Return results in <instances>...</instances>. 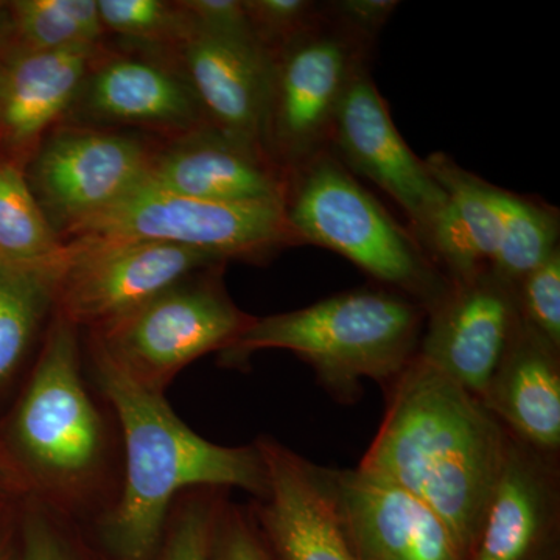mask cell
I'll use <instances>...</instances> for the list:
<instances>
[{
    "mask_svg": "<svg viewBox=\"0 0 560 560\" xmlns=\"http://www.w3.org/2000/svg\"><path fill=\"white\" fill-rule=\"evenodd\" d=\"M425 318L422 305L396 291H345L300 311L254 318L221 359L242 364L259 350H290L335 399L353 404L363 378L389 388L418 355Z\"/></svg>",
    "mask_w": 560,
    "mask_h": 560,
    "instance_id": "cell-4",
    "label": "cell"
},
{
    "mask_svg": "<svg viewBox=\"0 0 560 560\" xmlns=\"http://www.w3.org/2000/svg\"><path fill=\"white\" fill-rule=\"evenodd\" d=\"M97 7L103 28L128 38L179 44L190 33L178 2L97 0Z\"/></svg>",
    "mask_w": 560,
    "mask_h": 560,
    "instance_id": "cell-28",
    "label": "cell"
},
{
    "mask_svg": "<svg viewBox=\"0 0 560 560\" xmlns=\"http://www.w3.org/2000/svg\"><path fill=\"white\" fill-rule=\"evenodd\" d=\"M65 248L44 215L25 173L14 162L0 161V260L40 264Z\"/></svg>",
    "mask_w": 560,
    "mask_h": 560,
    "instance_id": "cell-24",
    "label": "cell"
},
{
    "mask_svg": "<svg viewBox=\"0 0 560 560\" xmlns=\"http://www.w3.org/2000/svg\"><path fill=\"white\" fill-rule=\"evenodd\" d=\"M400 3L396 0H337L327 2L330 13L350 31L375 43Z\"/></svg>",
    "mask_w": 560,
    "mask_h": 560,
    "instance_id": "cell-33",
    "label": "cell"
},
{
    "mask_svg": "<svg viewBox=\"0 0 560 560\" xmlns=\"http://www.w3.org/2000/svg\"><path fill=\"white\" fill-rule=\"evenodd\" d=\"M221 270L198 272L90 330L88 350L139 388L164 396L184 368L210 352H224L256 318L232 302Z\"/></svg>",
    "mask_w": 560,
    "mask_h": 560,
    "instance_id": "cell-6",
    "label": "cell"
},
{
    "mask_svg": "<svg viewBox=\"0 0 560 560\" xmlns=\"http://www.w3.org/2000/svg\"><path fill=\"white\" fill-rule=\"evenodd\" d=\"M153 151L138 139L92 128L50 131L25 175L44 215L61 241L108 209L149 175Z\"/></svg>",
    "mask_w": 560,
    "mask_h": 560,
    "instance_id": "cell-10",
    "label": "cell"
},
{
    "mask_svg": "<svg viewBox=\"0 0 560 560\" xmlns=\"http://www.w3.org/2000/svg\"><path fill=\"white\" fill-rule=\"evenodd\" d=\"M560 560V559H559Z\"/></svg>",
    "mask_w": 560,
    "mask_h": 560,
    "instance_id": "cell-37",
    "label": "cell"
},
{
    "mask_svg": "<svg viewBox=\"0 0 560 560\" xmlns=\"http://www.w3.org/2000/svg\"><path fill=\"white\" fill-rule=\"evenodd\" d=\"M97 47L18 50L0 69V145L35 153L77 101Z\"/></svg>",
    "mask_w": 560,
    "mask_h": 560,
    "instance_id": "cell-19",
    "label": "cell"
},
{
    "mask_svg": "<svg viewBox=\"0 0 560 560\" xmlns=\"http://www.w3.org/2000/svg\"><path fill=\"white\" fill-rule=\"evenodd\" d=\"M257 40L270 54L312 27L324 3L312 0H243Z\"/></svg>",
    "mask_w": 560,
    "mask_h": 560,
    "instance_id": "cell-30",
    "label": "cell"
},
{
    "mask_svg": "<svg viewBox=\"0 0 560 560\" xmlns=\"http://www.w3.org/2000/svg\"><path fill=\"white\" fill-rule=\"evenodd\" d=\"M210 560H275L249 510L221 501L210 539Z\"/></svg>",
    "mask_w": 560,
    "mask_h": 560,
    "instance_id": "cell-31",
    "label": "cell"
},
{
    "mask_svg": "<svg viewBox=\"0 0 560 560\" xmlns=\"http://www.w3.org/2000/svg\"><path fill=\"white\" fill-rule=\"evenodd\" d=\"M0 486H3L13 495H27L24 481L21 480L20 474L14 469L9 455L3 451L2 444H0Z\"/></svg>",
    "mask_w": 560,
    "mask_h": 560,
    "instance_id": "cell-35",
    "label": "cell"
},
{
    "mask_svg": "<svg viewBox=\"0 0 560 560\" xmlns=\"http://www.w3.org/2000/svg\"><path fill=\"white\" fill-rule=\"evenodd\" d=\"M178 47L183 73L209 124L231 138L265 150L272 54L259 40L221 38L194 31Z\"/></svg>",
    "mask_w": 560,
    "mask_h": 560,
    "instance_id": "cell-17",
    "label": "cell"
},
{
    "mask_svg": "<svg viewBox=\"0 0 560 560\" xmlns=\"http://www.w3.org/2000/svg\"><path fill=\"white\" fill-rule=\"evenodd\" d=\"M224 493L213 488L180 493L168 512L153 560H210L213 523Z\"/></svg>",
    "mask_w": 560,
    "mask_h": 560,
    "instance_id": "cell-27",
    "label": "cell"
},
{
    "mask_svg": "<svg viewBox=\"0 0 560 560\" xmlns=\"http://www.w3.org/2000/svg\"><path fill=\"white\" fill-rule=\"evenodd\" d=\"M526 326L560 349V248L515 285Z\"/></svg>",
    "mask_w": 560,
    "mask_h": 560,
    "instance_id": "cell-29",
    "label": "cell"
},
{
    "mask_svg": "<svg viewBox=\"0 0 560 560\" xmlns=\"http://www.w3.org/2000/svg\"><path fill=\"white\" fill-rule=\"evenodd\" d=\"M143 183L206 201L285 202L289 175L267 151L205 125L153 153Z\"/></svg>",
    "mask_w": 560,
    "mask_h": 560,
    "instance_id": "cell-16",
    "label": "cell"
},
{
    "mask_svg": "<svg viewBox=\"0 0 560 560\" xmlns=\"http://www.w3.org/2000/svg\"><path fill=\"white\" fill-rule=\"evenodd\" d=\"M425 164L447 194V206L427 245L430 259L451 280L492 267L500 242L493 184L445 153L430 154Z\"/></svg>",
    "mask_w": 560,
    "mask_h": 560,
    "instance_id": "cell-21",
    "label": "cell"
},
{
    "mask_svg": "<svg viewBox=\"0 0 560 560\" xmlns=\"http://www.w3.org/2000/svg\"><path fill=\"white\" fill-rule=\"evenodd\" d=\"M21 560H110L90 528L32 495L22 499Z\"/></svg>",
    "mask_w": 560,
    "mask_h": 560,
    "instance_id": "cell-26",
    "label": "cell"
},
{
    "mask_svg": "<svg viewBox=\"0 0 560 560\" xmlns=\"http://www.w3.org/2000/svg\"><path fill=\"white\" fill-rule=\"evenodd\" d=\"M329 150L352 175L372 180L399 205L412 235L427 250L447 194L401 138L370 69L350 84L334 128Z\"/></svg>",
    "mask_w": 560,
    "mask_h": 560,
    "instance_id": "cell-11",
    "label": "cell"
},
{
    "mask_svg": "<svg viewBox=\"0 0 560 560\" xmlns=\"http://www.w3.org/2000/svg\"><path fill=\"white\" fill-rule=\"evenodd\" d=\"M559 559L558 456L534 451L510 433L503 469L470 560Z\"/></svg>",
    "mask_w": 560,
    "mask_h": 560,
    "instance_id": "cell-15",
    "label": "cell"
},
{
    "mask_svg": "<svg viewBox=\"0 0 560 560\" xmlns=\"http://www.w3.org/2000/svg\"><path fill=\"white\" fill-rule=\"evenodd\" d=\"M72 238L160 242L205 250L221 260H260L302 245L285 202H217L183 197L150 184L70 230Z\"/></svg>",
    "mask_w": 560,
    "mask_h": 560,
    "instance_id": "cell-8",
    "label": "cell"
},
{
    "mask_svg": "<svg viewBox=\"0 0 560 560\" xmlns=\"http://www.w3.org/2000/svg\"><path fill=\"white\" fill-rule=\"evenodd\" d=\"M427 318L420 359L482 399L521 326L515 285L492 268L451 280Z\"/></svg>",
    "mask_w": 560,
    "mask_h": 560,
    "instance_id": "cell-12",
    "label": "cell"
},
{
    "mask_svg": "<svg viewBox=\"0 0 560 560\" xmlns=\"http://www.w3.org/2000/svg\"><path fill=\"white\" fill-rule=\"evenodd\" d=\"M178 5L190 31L221 38L257 40L243 0H183Z\"/></svg>",
    "mask_w": 560,
    "mask_h": 560,
    "instance_id": "cell-32",
    "label": "cell"
},
{
    "mask_svg": "<svg viewBox=\"0 0 560 560\" xmlns=\"http://www.w3.org/2000/svg\"><path fill=\"white\" fill-rule=\"evenodd\" d=\"M0 444L27 495L84 526L116 501V434L88 388L79 329L57 313Z\"/></svg>",
    "mask_w": 560,
    "mask_h": 560,
    "instance_id": "cell-3",
    "label": "cell"
},
{
    "mask_svg": "<svg viewBox=\"0 0 560 560\" xmlns=\"http://www.w3.org/2000/svg\"><path fill=\"white\" fill-rule=\"evenodd\" d=\"M10 9L24 51L97 47L105 32L97 0H18Z\"/></svg>",
    "mask_w": 560,
    "mask_h": 560,
    "instance_id": "cell-25",
    "label": "cell"
},
{
    "mask_svg": "<svg viewBox=\"0 0 560 560\" xmlns=\"http://www.w3.org/2000/svg\"><path fill=\"white\" fill-rule=\"evenodd\" d=\"M24 497H0V560H21V512Z\"/></svg>",
    "mask_w": 560,
    "mask_h": 560,
    "instance_id": "cell-34",
    "label": "cell"
},
{
    "mask_svg": "<svg viewBox=\"0 0 560 560\" xmlns=\"http://www.w3.org/2000/svg\"><path fill=\"white\" fill-rule=\"evenodd\" d=\"M374 46L326 2L312 27L272 54L264 145L287 175L329 150L341 103L357 75L370 69Z\"/></svg>",
    "mask_w": 560,
    "mask_h": 560,
    "instance_id": "cell-7",
    "label": "cell"
},
{
    "mask_svg": "<svg viewBox=\"0 0 560 560\" xmlns=\"http://www.w3.org/2000/svg\"><path fill=\"white\" fill-rule=\"evenodd\" d=\"M320 475L355 560H466L444 522L393 481L360 466Z\"/></svg>",
    "mask_w": 560,
    "mask_h": 560,
    "instance_id": "cell-13",
    "label": "cell"
},
{
    "mask_svg": "<svg viewBox=\"0 0 560 560\" xmlns=\"http://www.w3.org/2000/svg\"><path fill=\"white\" fill-rule=\"evenodd\" d=\"M61 253L40 264L0 260V394L16 381L54 316Z\"/></svg>",
    "mask_w": 560,
    "mask_h": 560,
    "instance_id": "cell-22",
    "label": "cell"
},
{
    "mask_svg": "<svg viewBox=\"0 0 560 560\" xmlns=\"http://www.w3.org/2000/svg\"><path fill=\"white\" fill-rule=\"evenodd\" d=\"M388 390L385 419L360 467L427 504L470 560L510 433L480 397L419 355Z\"/></svg>",
    "mask_w": 560,
    "mask_h": 560,
    "instance_id": "cell-1",
    "label": "cell"
},
{
    "mask_svg": "<svg viewBox=\"0 0 560 560\" xmlns=\"http://www.w3.org/2000/svg\"><path fill=\"white\" fill-rule=\"evenodd\" d=\"M482 404L534 451L560 448V349L521 320Z\"/></svg>",
    "mask_w": 560,
    "mask_h": 560,
    "instance_id": "cell-20",
    "label": "cell"
},
{
    "mask_svg": "<svg viewBox=\"0 0 560 560\" xmlns=\"http://www.w3.org/2000/svg\"><path fill=\"white\" fill-rule=\"evenodd\" d=\"M500 242L492 270L512 285L559 249V210L536 198L492 187Z\"/></svg>",
    "mask_w": 560,
    "mask_h": 560,
    "instance_id": "cell-23",
    "label": "cell"
},
{
    "mask_svg": "<svg viewBox=\"0 0 560 560\" xmlns=\"http://www.w3.org/2000/svg\"><path fill=\"white\" fill-rule=\"evenodd\" d=\"M2 495H13V493H10L9 490L3 488V486H0V497H2ZM14 497H16V495H14Z\"/></svg>",
    "mask_w": 560,
    "mask_h": 560,
    "instance_id": "cell-36",
    "label": "cell"
},
{
    "mask_svg": "<svg viewBox=\"0 0 560 560\" xmlns=\"http://www.w3.org/2000/svg\"><path fill=\"white\" fill-rule=\"evenodd\" d=\"M267 467V492L249 508L275 560H355L320 475L285 445L256 441Z\"/></svg>",
    "mask_w": 560,
    "mask_h": 560,
    "instance_id": "cell-14",
    "label": "cell"
},
{
    "mask_svg": "<svg viewBox=\"0 0 560 560\" xmlns=\"http://www.w3.org/2000/svg\"><path fill=\"white\" fill-rule=\"evenodd\" d=\"M95 61L79 97L97 120L171 132L175 139L210 125L184 73L138 58Z\"/></svg>",
    "mask_w": 560,
    "mask_h": 560,
    "instance_id": "cell-18",
    "label": "cell"
},
{
    "mask_svg": "<svg viewBox=\"0 0 560 560\" xmlns=\"http://www.w3.org/2000/svg\"><path fill=\"white\" fill-rule=\"evenodd\" d=\"M224 264L205 250L168 243L72 238L61 253L55 313L77 329L95 330Z\"/></svg>",
    "mask_w": 560,
    "mask_h": 560,
    "instance_id": "cell-9",
    "label": "cell"
},
{
    "mask_svg": "<svg viewBox=\"0 0 560 560\" xmlns=\"http://www.w3.org/2000/svg\"><path fill=\"white\" fill-rule=\"evenodd\" d=\"M90 359L121 445L119 493L90 528L110 560H153L172 504L186 490L235 488L265 495L267 467L256 442L213 444L187 427L165 396L139 388L97 353Z\"/></svg>",
    "mask_w": 560,
    "mask_h": 560,
    "instance_id": "cell-2",
    "label": "cell"
},
{
    "mask_svg": "<svg viewBox=\"0 0 560 560\" xmlns=\"http://www.w3.org/2000/svg\"><path fill=\"white\" fill-rule=\"evenodd\" d=\"M285 213L302 245L334 250L430 312L451 279L382 202L323 151L289 175Z\"/></svg>",
    "mask_w": 560,
    "mask_h": 560,
    "instance_id": "cell-5",
    "label": "cell"
}]
</instances>
